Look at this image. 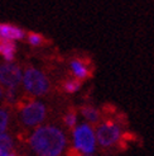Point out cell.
I'll list each match as a JSON object with an SVG mask.
<instances>
[{
  "mask_svg": "<svg viewBox=\"0 0 154 156\" xmlns=\"http://www.w3.org/2000/svg\"><path fill=\"white\" fill-rule=\"evenodd\" d=\"M0 37L6 38V40H10V41L23 40L25 37V32L17 26L0 23Z\"/></svg>",
  "mask_w": 154,
  "mask_h": 156,
  "instance_id": "ba28073f",
  "label": "cell"
},
{
  "mask_svg": "<svg viewBox=\"0 0 154 156\" xmlns=\"http://www.w3.org/2000/svg\"><path fill=\"white\" fill-rule=\"evenodd\" d=\"M80 114L82 115V118L85 119V122L94 126V124H97L100 122V112L99 109H96L92 105H83L80 109Z\"/></svg>",
  "mask_w": 154,
  "mask_h": 156,
  "instance_id": "30bf717a",
  "label": "cell"
},
{
  "mask_svg": "<svg viewBox=\"0 0 154 156\" xmlns=\"http://www.w3.org/2000/svg\"><path fill=\"white\" fill-rule=\"evenodd\" d=\"M95 136L97 146L102 149H112L120 142L122 137V129L115 121L106 119L97 123V127L95 128Z\"/></svg>",
  "mask_w": 154,
  "mask_h": 156,
  "instance_id": "277c9868",
  "label": "cell"
},
{
  "mask_svg": "<svg viewBox=\"0 0 154 156\" xmlns=\"http://www.w3.org/2000/svg\"><path fill=\"white\" fill-rule=\"evenodd\" d=\"M17 108L19 111L20 122L29 128L39 127L47 115L45 105L39 100H34L30 98L19 99L17 102Z\"/></svg>",
  "mask_w": 154,
  "mask_h": 156,
  "instance_id": "7a4b0ae2",
  "label": "cell"
},
{
  "mask_svg": "<svg viewBox=\"0 0 154 156\" xmlns=\"http://www.w3.org/2000/svg\"><path fill=\"white\" fill-rule=\"evenodd\" d=\"M63 123L67 128L73 129L79 124V113L76 111H68L63 117Z\"/></svg>",
  "mask_w": 154,
  "mask_h": 156,
  "instance_id": "7c38bea8",
  "label": "cell"
},
{
  "mask_svg": "<svg viewBox=\"0 0 154 156\" xmlns=\"http://www.w3.org/2000/svg\"><path fill=\"white\" fill-rule=\"evenodd\" d=\"M72 150L77 154H95L97 142L95 128L91 124L83 122L79 123L72 129Z\"/></svg>",
  "mask_w": 154,
  "mask_h": 156,
  "instance_id": "3957f363",
  "label": "cell"
},
{
  "mask_svg": "<svg viewBox=\"0 0 154 156\" xmlns=\"http://www.w3.org/2000/svg\"><path fill=\"white\" fill-rule=\"evenodd\" d=\"M27 41L30 46H33V47H39V46H43L45 43V38L39 33L29 32V33H27Z\"/></svg>",
  "mask_w": 154,
  "mask_h": 156,
  "instance_id": "4fadbf2b",
  "label": "cell"
},
{
  "mask_svg": "<svg viewBox=\"0 0 154 156\" xmlns=\"http://www.w3.org/2000/svg\"><path fill=\"white\" fill-rule=\"evenodd\" d=\"M3 95H4V90L2 87H0V98H3Z\"/></svg>",
  "mask_w": 154,
  "mask_h": 156,
  "instance_id": "ac0fdd59",
  "label": "cell"
},
{
  "mask_svg": "<svg viewBox=\"0 0 154 156\" xmlns=\"http://www.w3.org/2000/svg\"><path fill=\"white\" fill-rule=\"evenodd\" d=\"M8 123H9V115L5 111L0 109V135L4 133V131L8 127Z\"/></svg>",
  "mask_w": 154,
  "mask_h": 156,
  "instance_id": "9a60e30c",
  "label": "cell"
},
{
  "mask_svg": "<svg viewBox=\"0 0 154 156\" xmlns=\"http://www.w3.org/2000/svg\"><path fill=\"white\" fill-rule=\"evenodd\" d=\"M22 81L25 91L33 97H43L49 91V88H51V83L48 80V77L41 70H38L35 67L25 69L22 77Z\"/></svg>",
  "mask_w": 154,
  "mask_h": 156,
  "instance_id": "5b68a950",
  "label": "cell"
},
{
  "mask_svg": "<svg viewBox=\"0 0 154 156\" xmlns=\"http://www.w3.org/2000/svg\"><path fill=\"white\" fill-rule=\"evenodd\" d=\"M23 77V73L18 65L6 64L0 65V84L6 89H17Z\"/></svg>",
  "mask_w": 154,
  "mask_h": 156,
  "instance_id": "8992f818",
  "label": "cell"
},
{
  "mask_svg": "<svg viewBox=\"0 0 154 156\" xmlns=\"http://www.w3.org/2000/svg\"><path fill=\"white\" fill-rule=\"evenodd\" d=\"M70 70H71V74L72 77L77 80H86L91 76V67L90 64H87L85 58H73L70 62Z\"/></svg>",
  "mask_w": 154,
  "mask_h": 156,
  "instance_id": "52a82bcc",
  "label": "cell"
},
{
  "mask_svg": "<svg viewBox=\"0 0 154 156\" xmlns=\"http://www.w3.org/2000/svg\"><path fill=\"white\" fill-rule=\"evenodd\" d=\"M0 156H17L13 151H3L0 150Z\"/></svg>",
  "mask_w": 154,
  "mask_h": 156,
  "instance_id": "2e32d148",
  "label": "cell"
},
{
  "mask_svg": "<svg viewBox=\"0 0 154 156\" xmlns=\"http://www.w3.org/2000/svg\"><path fill=\"white\" fill-rule=\"evenodd\" d=\"M29 146L37 156H61L67 146V137L59 127L45 124L32 132Z\"/></svg>",
  "mask_w": 154,
  "mask_h": 156,
  "instance_id": "6da1fadb",
  "label": "cell"
},
{
  "mask_svg": "<svg viewBox=\"0 0 154 156\" xmlns=\"http://www.w3.org/2000/svg\"><path fill=\"white\" fill-rule=\"evenodd\" d=\"M75 156H96L95 154H77L75 152Z\"/></svg>",
  "mask_w": 154,
  "mask_h": 156,
  "instance_id": "e0dca14e",
  "label": "cell"
},
{
  "mask_svg": "<svg viewBox=\"0 0 154 156\" xmlns=\"http://www.w3.org/2000/svg\"><path fill=\"white\" fill-rule=\"evenodd\" d=\"M13 138L6 135V133H2L0 135V150L3 151H12L13 150Z\"/></svg>",
  "mask_w": 154,
  "mask_h": 156,
  "instance_id": "5bb4252c",
  "label": "cell"
},
{
  "mask_svg": "<svg viewBox=\"0 0 154 156\" xmlns=\"http://www.w3.org/2000/svg\"><path fill=\"white\" fill-rule=\"evenodd\" d=\"M15 53H17V44H15V42L0 37V55L8 62H10L14 60Z\"/></svg>",
  "mask_w": 154,
  "mask_h": 156,
  "instance_id": "9c48e42d",
  "label": "cell"
},
{
  "mask_svg": "<svg viewBox=\"0 0 154 156\" xmlns=\"http://www.w3.org/2000/svg\"><path fill=\"white\" fill-rule=\"evenodd\" d=\"M82 87V81L75 79V77H70V79H67L62 83V89L65 93L67 94H75L77 93Z\"/></svg>",
  "mask_w": 154,
  "mask_h": 156,
  "instance_id": "8fae6325",
  "label": "cell"
}]
</instances>
